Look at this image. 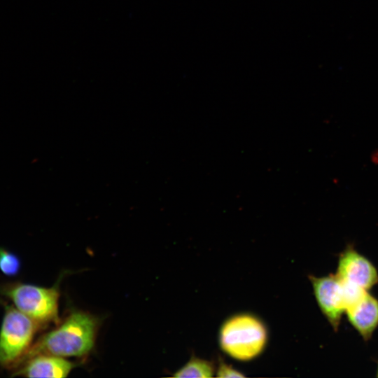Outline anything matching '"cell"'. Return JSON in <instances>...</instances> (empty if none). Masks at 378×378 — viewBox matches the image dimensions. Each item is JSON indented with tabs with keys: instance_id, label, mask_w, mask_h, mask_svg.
<instances>
[{
	"instance_id": "cell-1",
	"label": "cell",
	"mask_w": 378,
	"mask_h": 378,
	"mask_svg": "<svg viewBox=\"0 0 378 378\" xmlns=\"http://www.w3.org/2000/svg\"><path fill=\"white\" fill-rule=\"evenodd\" d=\"M97 328L94 317L85 312H74L58 328L31 345L20 363L38 354L63 358L85 355L94 346Z\"/></svg>"
},
{
	"instance_id": "cell-2",
	"label": "cell",
	"mask_w": 378,
	"mask_h": 378,
	"mask_svg": "<svg viewBox=\"0 0 378 378\" xmlns=\"http://www.w3.org/2000/svg\"><path fill=\"white\" fill-rule=\"evenodd\" d=\"M268 340L265 324L250 313H239L223 321L218 332L221 350L230 357L248 361L260 356Z\"/></svg>"
},
{
	"instance_id": "cell-3",
	"label": "cell",
	"mask_w": 378,
	"mask_h": 378,
	"mask_svg": "<svg viewBox=\"0 0 378 378\" xmlns=\"http://www.w3.org/2000/svg\"><path fill=\"white\" fill-rule=\"evenodd\" d=\"M0 293L39 326L58 321L59 294L56 288L13 282L1 284Z\"/></svg>"
},
{
	"instance_id": "cell-4",
	"label": "cell",
	"mask_w": 378,
	"mask_h": 378,
	"mask_svg": "<svg viewBox=\"0 0 378 378\" xmlns=\"http://www.w3.org/2000/svg\"><path fill=\"white\" fill-rule=\"evenodd\" d=\"M40 326L6 304L0 328V366L14 369L23 359Z\"/></svg>"
},
{
	"instance_id": "cell-5",
	"label": "cell",
	"mask_w": 378,
	"mask_h": 378,
	"mask_svg": "<svg viewBox=\"0 0 378 378\" xmlns=\"http://www.w3.org/2000/svg\"><path fill=\"white\" fill-rule=\"evenodd\" d=\"M317 304L332 328L337 331L348 306L343 282L335 274L309 275Z\"/></svg>"
},
{
	"instance_id": "cell-6",
	"label": "cell",
	"mask_w": 378,
	"mask_h": 378,
	"mask_svg": "<svg viewBox=\"0 0 378 378\" xmlns=\"http://www.w3.org/2000/svg\"><path fill=\"white\" fill-rule=\"evenodd\" d=\"M335 275L341 281L366 290L378 284L375 266L351 246L340 253Z\"/></svg>"
},
{
	"instance_id": "cell-7",
	"label": "cell",
	"mask_w": 378,
	"mask_h": 378,
	"mask_svg": "<svg viewBox=\"0 0 378 378\" xmlns=\"http://www.w3.org/2000/svg\"><path fill=\"white\" fill-rule=\"evenodd\" d=\"M75 365L63 357L38 354L16 366L12 376L62 378L68 376Z\"/></svg>"
},
{
	"instance_id": "cell-8",
	"label": "cell",
	"mask_w": 378,
	"mask_h": 378,
	"mask_svg": "<svg viewBox=\"0 0 378 378\" xmlns=\"http://www.w3.org/2000/svg\"><path fill=\"white\" fill-rule=\"evenodd\" d=\"M349 322L365 341L378 327V299L367 291L345 311Z\"/></svg>"
},
{
	"instance_id": "cell-9",
	"label": "cell",
	"mask_w": 378,
	"mask_h": 378,
	"mask_svg": "<svg viewBox=\"0 0 378 378\" xmlns=\"http://www.w3.org/2000/svg\"><path fill=\"white\" fill-rule=\"evenodd\" d=\"M214 363L208 360L192 356L189 360L174 372L175 377L209 378L215 375Z\"/></svg>"
},
{
	"instance_id": "cell-10",
	"label": "cell",
	"mask_w": 378,
	"mask_h": 378,
	"mask_svg": "<svg viewBox=\"0 0 378 378\" xmlns=\"http://www.w3.org/2000/svg\"><path fill=\"white\" fill-rule=\"evenodd\" d=\"M21 267L20 258L4 248H0V270L6 276L17 275Z\"/></svg>"
},
{
	"instance_id": "cell-11",
	"label": "cell",
	"mask_w": 378,
	"mask_h": 378,
	"mask_svg": "<svg viewBox=\"0 0 378 378\" xmlns=\"http://www.w3.org/2000/svg\"><path fill=\"white\" fill-rule=\"evenodd\" d=\"M216 376L217 377H243L245 375L240 371L234 369L231 365L225 363L223 360H219L218 367L216 369Z\"/></svg>"
},
{
	"instance_id": "cell-12",
	"label": "cell",
	"mask_w": 378,
	"mask_h": 378,
	"mask_svg": "<svg viewBox=\"0 0 378 378\" xmlns=\"http://www.w3.org/2000/svg\"><path fill=\"white\" fill-rule=\"evenodd\" d=\"M372 160L373 162L376 161L378 163V150L372 155Z\"/></svg>"
},
{
	"instance_id": "cell-13",
	"label": "cell",
	"mask_w": 378,
	"mask_h": 378,
	"mask_svg": "<svg viewBox=\"0 0 378 378\" xmlns=\"http://www.w3.org/2000/svg\"><path fill=\"white\" fill-rule=\"evenodd\" d=\"M377 377H378V367H377Z\"/></svg>"
}]
</instances>
